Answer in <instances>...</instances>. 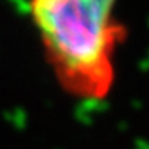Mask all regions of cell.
<instances>
[{"label":"cell","instance_id":"cell-1","mask_svg":"<svg viewBox=\"0 0 149 149\" xmlns=\"http://www.w3.org/2000/svg\"><path fill=\"white\" fill-rule=\"evenodd\" d=\"M29 16L45 61L72 99H108L117 81V56L126 25L119 0H29Z\"/></svg>","mask_w":149,"mask_h":149}]
</instances>
